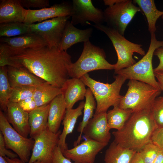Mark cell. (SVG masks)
<instances>
[{
  "label": "cell",
  "instance_id": "8992f818",
  "mask_svg": "<svg viewBox=\"0 0 163 163\" xmlns=\"http://www.w3.org/2000/svg\"><path fill=\"white\" fill-rule=\"evenodd\" d=\"M127 86V92L118 106L133 113L152 106L161 91L150 85L134 80H129Z\"/></svg>",
  "mask_w": 163,
  "mask_h": 163
},
{
  "label": "cell",
  "instance_id": "52a82bcc",
  "mask_svg": "<svg viewBox=\"0 0 163 163\" xmlns=\"http://www.w3.org/2000/svg\"><path fill=\"white\" fill-rule=\"evenodd\" d=\"M161 47H163V40H158L155 34L151 35L148 50L142 58L133 65L121 69L115 73L122 75L126 79L139 81L160 89L154 74L152 60L155 51Z\"/></svg>",
  "mask_w": 163,
  "mask_h": 163
},
{
  "label": "cell",
  "instance_id": "ba28073f",
  "mask_svg": "<svg viewBox=\"0 0 163 163\" xmlns=\"http://www.w3.org/2000/svg\"><path fill=\"white\" fill-rule=\"evenodd\" d=\"M141 11L131 0H116L104 11L107 25L124 36L127 27L135 14Z\"/></svg>",
  "mask_w": 163,
  "mask_h": 163
},
{
  "label": "cell",
  "instance_id": "f35d334b",
  "mask_svg": "<svg viewBox=\"0 0 163 163\" xmlns=\"http://www.w3.org/2000/svg\"><path fill=\"white\" fill-rule=\"evenodd\" d=\"M6 148L3 136L0 132V156L3 157H7L10 158H17L18 155Z\"/></svg>",
  "mask_w": 163,
  "mask_h": 163
},
{
  "label": "cell",
  "instance_id": "bcb514c9",
  "mask_svg": "<svg viewBox=\"0 0 163 163\" xmlns=\"http://www.w3.org/2000/svg\"><path fill=\"white\" fill-rule=\"evenodd\" d=\"M0 163H8L4 157L0 156Z\"/></svg>",
  "mask_w": 163,
  "mask_h": 163
},
{
  "label": "cell",
  "instance_id": "cb8c5ba5",
  "mask_svg": "<svg viewBox=\"0 0 163 163\" xmlns=\"http://www.w3.org/2000/svg\"><path fill=\"white\" fill-rule=\"evenodd\" d=\"M85 103V102L81 101L76 108L66 110L63 120V129L60 135L58 145L62 153L68 149L66 141V137L68 134L72 133L78 118L82 115Z\"/></svg>",
  "mask_w": 163,
  "mask_h": 163
},
{
  "label": "cell",
  "instance_id": "836d02e7",
  "mask_svg": "<svg viewBox=\"0 0 163 163\" xmlns=\"http://www.w3.org/2000/svg\"><path fill=\"white\" fill-rule=\"evenodd\" d=\"M13 55L8 45L6 43L0 42V66H10L16 68L23 67L11 59Z\"/></svg>",
  "mask_w": 163,
  "mask_h": 163
},
{
  "label": "cell",
  "instance_id": "7dc6e473",
  "mask_svg": "<svg viewBox=\"0 0 163 163\" xmlns=\"http://www.w3.org/2000/svg\"><path fill=\"white\" fill-rule=\"evenodd\" d=\"M161 18L163 20V14L161 16Z\"/></svg>",
  "mask_w": 163,
  "mask_h": 163
},
{
  "label": "cell",
  "instance_id": "5b68a950",
  "mask_svg": "<svg viewBox=\"0 0 163 163\" xmlns=\"http://www.w3.org/2000/svg\"><path fill=\"white\" fill-rule=\"evenodd\" d=\"M87 24L103 32L111 41L117 56V62L115 64V73L121 69L130 66L136 62L133 58L134 53L142 56L145 55V51L142 48L141 44L129 41L114 29L103 24H92L88 22H87Z\"/></svg>",
  "mask_w": 163,
  "mask_h": 163
},
{
  "label": "cell",
  "instance_id": "7bdbcfd3",
  "mask_svg": "<svg viewBox=\"0 0 163 163\" xmlns=\"http://www.w3.org/2000/svg\"><path fill=\"white\" fill-rule=\"evenodd\" d=\"M129 163H145L140 155L139 152H137L132 158Z\"/></svg>",
  "mask_w": 163,
  "mask_h": 163
},
{
  "label": "cell",
  "instance_id": "7a4b0ae2",
  "mask_svg": "<svg viewBox=\"0 0 163 163\" xmlns=\"http://www.w3.org/2000/svg\"><path fill=\"white\" fill-rule=\"evenodd\" d=\"M152 106L133 112L121 130L112 132L113 141L137 152L150 142L153 132L157 128L152 115Z\"/></svg>",
  "mask_w": 163,
  "mask_h": 163
},
{
  "label": "cell",
  "instance_id": "8d00e7d4",
  "mask_svg": "<svg viewBox=\"0 0 163 163\" xmlns=\"http://www.w3.org/2000/svg\"><path fill=\"white\" fill-rule=\"evenodd\" d=\"M52 163H73L70 160L64 156L61 148L57 146L53 152Z\"/></svg>",
  "mask_w": 163,
  "mask_h": 163
},
{
  "label": "cell",
  "instance_id": "4316f807",
  "mask_svg": "<svg viewBox=\"0 0 163 163\" xmlns=\"http://www.w3.org/2000/svg\"><path fill=\"white\" fill-rule=\"evenodd\" d=\"M62 94L61 88L47 82L36 88L33 98L37 107L49 104L57 95Z\"/></svg>",
  "mask_w": 163,
  "mask_h": 163
},
{
  "label": "cell",
  "instance_id": "f1b7e54d",
  "mask_svg": "<svg viewBox=\"0 0 163 163\" xmlns=\"http://www.w3.org/2000/svg\"><path fill=\"white\" fill-rule=\"evenodd\" d=\"M132 113L130 110L120 108L119 106L114 107L112 109L107 113V122L109 128L117 130H121Z\"/></svg>",
  "mask_w": 163,
  "mask_h": 163
},
{
  "label": "cell",
  "instance_id": "f546056e",
  "mask_svg": "<svg viewBox=\"0 0 163 163\" xmlns=\"http://www.w3.org/2000/svg\"><path fill=\"white\" fill-rule=\"evenodd\" d=\"M7 66L0 68V105L2 109L6 113L13 89L8 79Z\"/></svg>",
  "mask_w": 163,
  "mask_h": 163
},
{
  "label": "cell",
  "instance_id": "f6af8a7d",
  "mask_svg": "<svg viewBox=\"0 0 163 163\" xmlns=\"http://www.w3.org/2000/svg\"><path fill=\"white\" fill-rule=\"evenodd\" d=\"M8 163H24L20 159L17 158H10L7 157H4ZM33 163H43L39 161H36Z\"/></svg>",
  "mask_w": 163,
  "mask_h": 163
},
{
  "label": "cell",
  "instance_id": "30bf717a",
  "mask_svg": "<svg viewBox=\"0 0 163 163\" xmlns=\"http://www.w3.org/2000/svg\"><path fill=\"white\" fill-rule=\"evenodd\" d=\"M70 16L55 18L29 24L31 32L41 36L50 47L58 48Z\"/></svg>",
  "mask_w": 163,
  "mask_h": 163
},
{
  "label": "cell",
  "instance_id": "5bb4252c",
  "mask_svg": "<svg viewBox=\"0 0 163 163\" xmlns=\"http://www.w3.org/2000/svg\"><path fill=\"white\" fill-rule=\"evenodd\" d=\"M108 144L86 139L73 148L62 153L67 158L75 163H94L97 155Z\"/></svg>",
  "mask_w": 163,
  "mask_h": 163
},
{
  "label": "cell",
  "instance_id": "6da1fadb",
  "mask_svg": "<svg viewBox=\"0 0 163 163\" xmlns=\"http://www.w3.org/2000/svg\"><path fill=\"white\" fill-rule=\"evenodd\" d=\"M71 58L67 51L47 45L25 49L11 57L33 74L60 88L69 77Z\"/></svg>",
  "mask_w": 163,
  "mask_h": 163
},
{
  "label": "cell",
  "instance_id": "ee69618b",
  "mask_svg": "<svg viewBox=\"0 0 163 163\" xmlns=\"http://www.w3.org/2000/svg\"><path fill=\"white\" fill-rule=\"evenodd\" d=\"M153 163H163V150L160 149Z\"/></svg>",
  "mask_w": 163,
  "mask_h": 163
},
{
  "label": "cell",
  "instance_id": "83f0119b",
  "mask_svg": "<svg viewBox=\"0 0 163 163\" xmlns=\"http://www.w3.org/2000/svg\"><path fill=\"white\" fill-rule=\"evenodd\" d=\"M85 101L84 108V115L82 121L80 122L78 127L77 130L80 133L77 140L74 142V145L79 144L83 130L89 120L94 116V111L95 110L97 104L95 98L91 90L87 89L85 95Z\"/></svg>",
  "mask_w": 163,
  "mask_h": 163
},
{
  "label": "cell",
  "instance_id": "484cf974",
  "mask_svg": "<svg viewBox=\"0 0 163 163\" xmlns=\"http://www.w3.org/2000/svg\"><path fill=\"white\" fill-rule=\"evenodd\" d=\"M133 1L138 5L145 15L150 35L155 34L156 22L163 14V11L157 9L154 0H134Z\"/></svg>",
  "mask_w": 163,
  "mask_h": 163
},
{
  "label": "cell",
  "instance_id": "60d3db41",
  "mask_svg": "<svg viewBox=\"0 0 163 163\" xmlns=\"http://www.w3.org/2000/svg\"><path fill=\"white\" fill-rule=\"evenodd\" d=\"M154 55L157 57L159 61L158 65L154 69V72L163 73V47L157 48L155 51Z\"/></svg>",
  "mask_w": 163,
  "mask_h": 163
},
{
  "label": "cell",
  "instance_id": "d6a6232c",
  "mask_svg": "<svg viewBox=\"0 0 163 163\" xmlns=\"http://www.w3.org/2000/svg\"><path fill=\"white\" fill-rule=\"evenodd\" d=\"M160 149L151 141L138 152L145 163H153Z\"/></svg>",
  "mask_w": 163,
  "mask_h": 163
},
{
  "label": "cell",
  "instance_id": "b9f144b4",
  "mask_svg": "<svg viewBox=\"0 0 163 163\" xmlns=\"http://www.w3.org/2000/svg\"><path fill=\"white\" fill-rule=\"evenodd\" d=\"M155 77L157 78L160 88L163 92V73L154 72Z\"/></svg>",
  "mask_w": 163,
  "mask_h": 163
},
{
  "label": "cell",
  "instance_id": "4fadbf2b",
  "mask_svg": "<svg viewBox=\"0 0 163 163\" xmlns=\"http://www.w3.org/2000/svg\"><path fill=\"white\" fill-rule=\"evenodd\" d=\"M72 12V2H67L42 9L35 10L25 9L23 23L30 24L57 17H71Z\"/></svg>",
  "mask_w": 163,
  "mask_h": 163
},
{
  "label": "cell",
  "instance_id": "d6986e66",
  "mask_svg": "<svg viewBox=\"0 0 163 163\" xmlns=\"http://www.w3.org/2000/svg\"><path fill=\"white\" fill-rule=\"evenodd\" d=\"M91 28L80 29L75 27L69 20L66 25L59 46L62 51L67 50L75 44L89 41L93 32Z\"/></svg>",
  "mask_w": 163,
  "mask_h": 163
},
{
  "label": "cell",
  "instance_id": "1f68e13d",
  "mask_svg": "<svg viewBox=\"0 0 163 163\" xmlns=\"http://www.w3.org/2000/svg\"><path fill=\"white\" fill-rule=\"evenodd\" d=\"M36 87L25 85L12 88L9 101L18 103L26 99L33 97Z\"/></svg>",
  "mask_w": 163,
  "mask_h": 163
},
{
  "label": "cell",
  "instance_id": "3957f363",
  "mask_svg": "<svg viewBox=\"0 0 163 163\" xmlns=\"http://www.w3.org/2000/svg\"><path fill=\"white\" fill-rule=\"evenodd\" d=\"M115 80L111 83H105L95 80L91 78L88 73L80 78L91 91L96 101L94 114L107 112L111 106H118L123 96L120 91L126 78L117 74L114 76Z\"/></svg>",
  "mask_w": 163,
  "mask_h": 163
},
{
  "label": "cell",
  "instance_id": "4dcf8cb0",
  "mask_svg": "<svg viewBox=\"0 0 163 163\" xmlns=\"http://www.w3.org/2000/svg\"><path fill=\"white\" fill-rule=\"evenodd\" d=\"M29 25L23 22L0 24V37H10L31 32Z\"/></svg>",
  "mask_w": 163,
  "mask_h": 163
},
{
  "label": "cell",
  "instance_id": "d590c367",
  "mask_svg": "<svg viewBox=\"0 0 163 163\" xmlns=\"http://www.w3.org/2000/svg\"><path fill=\"white\" fill-rule=\"evenodd\" d=\"M21 4L24 8L30 9V8L42 9L49 7V1L48 0H19Z\"/></svg>",
  "mask_w": 163,
  "mask_h": 163
},
{
  "label": "cell",
  "instance_id": "7402d4cb",
  "mask_svg": "<svg viewBox=\"0 0 163 163\" xmlns=\"http://www.w3.org/2000/svg\"><path fill=\"white\" fill-rule=\"evenodd\" d=\"M66 110V103L62 94L57 95L50 102L47 124V128L50 131L54 133L58 132Z\"/></svg>",
  "mask_w": 163,
  "mask_h": 163
},
{
  "label": "cell",
  "instance_id": "603a6c76",
  "mask_svg": "<svg viewBox=\"0 0 163 163\" xmlns=\"http://www.w3.org/2000/svg\"><path fill=\"white\" fill-rule=\"evenodd\" d=\"M50 104L38 107L29 113L30 138L34 139L47 128Z\"/></svg>",
  "mask_w": 163,
  "mask_h": 163
},
{
  "label": "cell",
  "instance_id": "e0dca14e",
  "mask_svg": "<svg viewBox=\"0 0 163 163\" xmlns=\"http://www.w3.org/2000/svg\"><path fill=\"white\" fill-rule=\"evenodd\" d=\"M6 114L8 121L14 129L22 136L28 138L30 132L29 113L24 111L18 103L9 101Z\"/></svg>",
  "mask_w": 163,
  "mask_h": 163
},
{
  "label": "cell",
  "instance_id": "277c9868",
  "mask_svg": "<svg viewBox=\"0 0 163 163\" xmlns=\"http://www.w3.org/2000/svg\"><path fill=\"white\" fill-rule=\"evenodd\" d=\"M115 64L106 59L102 48L92 44L89 40L84 43L82 52L77 60L72 63L68 69L69 77L80 78L88 72L98 70L114 69Z\"/></svg>",
  "mask_w": 163,
  "mask_h": 163
},
{
  "label": "cell",
  "instance_id": "7c38bea8",
  "mask_svg": "<svg viewBox=\"0 0 163 163\" xmlns=\"http://www.w3.org/2000/svg\"><path fill=\"white\" fill-rule=\"evenodd\" d=\"M72 4L73 12L70 22L74 25H85L89 21L97 25L104 22V11L95 7L91 0H73Z\"/></svg>",
  "mask_w": 163,
  "mask_h": 163
},
{
  "label": "cell",
  "instance_id": "8fae6325",
  "mask_svg": "<svg viewBox=\"0 0 163 163\" xmlns=\"http://www.w3.org/2000/svg\"><path fill=\"white\" fill-rule=\"evenodd\" d=\"M60 130L56 133L48 128L35 138L34 145L28 163L39 161L43 163H52L53 152L58 146Z\"/></svg>",
  "mask_w": 163,
  "mask_h": 163
},
{
  "label": "cell",
  "instance_id": "44dd1931",
  "mask_svg": "<svg viewBox=\"0 0 163 163\" xmlns=\"http://www.w3.org/2000/svg\"><path fill=\"white\" fill-rule=\"evenodd\" d=\"M24 10L19 0H0V24L23 22Z\"/></svg>",
  "mask_w": 163,
  "mask_h": 163
},
{
  "label": "cell",
  "instance_id": "9a60e30c",
  "mask_svg": "<svg viewBox=\"0 0 163 163\" xmlns=\"http://www.w3.org/2000/svg\"><path fill=\"white\" fill-rule=\"evenodd\" d=\"M107 113L94 114L82 132L86 139L108 144L111 134L107 122Z\"/></svg>",
  "mask_w": 163,
  "mask_h": 163
},
{
  "label": "cell",
  "instance_id": "74e56055",
  "mask_svg": "<svg viewBox=\"0 0 163 163\" xmlns=\"http://www.w3.org/2000/svg\"><path fill=\"white\" fill-rule=\"evenodd\" d=\"M151 141L163 150V127L155 130L152 135Z\"/></svg>",
  "mask_w": 163,
  "mask_h": 163
},
{
  "label": "cell",
  "instance_id": "d4e9b609",
  "mask_svg": "<svg viewBox=\"0 0 163 163\" xmlns=\"http://www.w3.org/2000/svg\"><path fill=\"white\" fill-rule=\"evenodd\" d=\"M136 152L133 150L123 148L113 141L105 152L104 162L129 163Z\"/></svg>",
  "mask_w": 163,
  "mask_h": 163
},
{
  "label": "cell",
  "instance_id": "9c48e42d",
  "mask_svg": "<svg viewBox=\"0 0 163 163\" xmlns=\"http://www.w3.org/2000/svg\"><path fill=\"white\" fill-rule=\"evenodd\" d=\"M0 130L7 149L14 151L24 163L29 161L30 151L32 150L34 140L24 137L11 126L6 116L0 111Z\"/></svg>",
  "mask_w": 163,
  "mask_h": 163
},
{
  "label": "cell",
  "instance_id": "ac0fdd59",
  "mask_svg": "<svg viewBox=\"0 0 163 163\" xmlns=\"http://www.w3.org/2000/svg\"><path fill=\"white\" fill-rule=\"evenodd\" d=\"M7 67L8 79L12 88L25 85L37 87L46 82L23 66L20 68Z\"/></svg>",
  "mask_w": 163,
  "mask_h": 163
},
{
  "label": "cell",
  "instance_id": "2e32d148",
  "mask_svg": "<svg viewBox=\"0 0 163 163\" xmlns=\"http://www.w3.org/2000/svg\"><path fill=\"white\" fill-rule=\"evenodd\" d=\"M0 41L8 45L13 56L25 49L47 45L41 36L32 32L14 37H1Z\"/></svg>",
  "mask_w": 163,
  "mask_h": 163
},
{
  "label": "cell",
  "instance_id": "e575fe53",
  "mask_svg": "<svg viewBox=\"0 0 163 163\" xmlns=\"http://www.w3.org/2000/svg\"><path fill=\"white\" fill-rule=\"evenodd\" d=\"M153 118L157 128L163 127V96L157 97L151 107Z\"/></svg>",
  "mask_w": 163,
  "mask_h": 163
},
{
  "label": "cell",
  "instance_id": "ab89813d",
  "mask_svg": "<svg viewBox=\"0 0 163 163\" xmlns=\"http://www.w3.org/2000/svg\"><path fill=\"white\" fill-rule=\"evenodd\" d=\"M18 103L24 111L29 113L38 107L33 97L26 99Z\"/></svg>",
  "mask_w": 163,
  "mask_h": 163
},
{
  "label": "cell",
  "instance_id": "ffe728a7",
  "mask_svg": "<svg viewBox=\"0 0 163 163\" xmlns=\"http://www.w3.org/2000/svg\"><path fill=\"white\" fill-rule=\"evenodd\" d=\"M85 86L80 78H72L66 81L61 89L66 110L72 109L76 102L84 99L87 90Z\"/></svg>",
  "mask_w": 163,
  "mask_h": 163
}]
</instances>
